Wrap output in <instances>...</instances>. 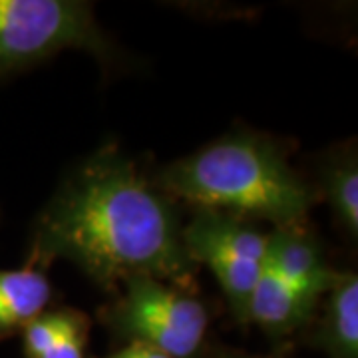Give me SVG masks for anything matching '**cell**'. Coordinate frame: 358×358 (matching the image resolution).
Masks as SVG:
<instances>
[{
    "label": "cell",
    "mask_w": 358,
    "mask_h": 358,
    "mask_svg": "<svg viewBox=\"0 0 358 358\" xmlns=\"http://www.w3.org/2000/svg\"><path fill=\"white\" fill-rule=\"evenodd\" d=\"M58 257L106 291L138 275L192 289L195 277L173 203L112 145L78 167L40 213L28 261L44 267Z\"/></svg>",
    "instance_id": "obj_1"
},
{
    "label": "cell",
    "mask_w": 358,
    "mask_h": 358,
    "mask_svg": "<svg viewBox=\"0 0 358 358\" xmlns=\"http://www.w3.org/2000/svg\"><path fill=\"white\" fill-rule=\"evenodd\" d=\"M157 189L241 217H263L279 227H303L315 192L294 173L282 152L263 136L233 134L169 164Z\"/></svg>",
    "instance_id": "obj_2"
},
{
    "label": "cell",
    "mask_w": 358,
    "mask_h": 358,
    "mask_svg": "<svg viewBox=\"0 0 358 358\" xmlns=\"http://www.w3.org/2000/svg\"><path fill=\"white\" fill-rule=\"evenodd\" d=\"M126 291L102 310L103 324L126 343H143L171 358H199L209 308L189 287L154 277H129Z\"/></svg>",
    "instance_id": "obj_3"
},
{
    "label": "cell",
    "mask_w": 358,
    "mask_h": 358,
    "mask_svg": "<svg viewBox=\"0 0 358 358\" xmlns=\"http://www.w3.org/2000/svg\"><path fill=\"white\" fill-rule=\"evenodd\" d=\"M64 48H82L112 62L106 38L88 2L0 0V78L24 70Z\"/></svg>",
    "instance_id": "obj_4"
},
{
    "label": "cell",
    "mask_w": 358,
    "mask_h": 358,
    "mask_svg": "<svg viewBox=\"0 0 358 358\" xmlns=\"http://www.w3.org/2000/svg\"><path fill=\"white\" fill-rule=\"evenodd\" d=\"M181 237L193 263H205L213 271L235 320L247 324L249 299L265 267L268 235L251 219L197 209L192 223L181 227Z\"/></svg>",
    "instance_id": "obj_5"
},
{
    "label": "cell",
    "mask_w": 358,
    "mask_h": 358,
    "mask_svg": "<svg viewBox=\"0 0 358 358\" xmlns=\"http://www.w3.org/2000/svg\"><path fill=\"white\" fill-rule=\"evenodd\" d=\"M265 263L308 301L329 293L338 273L327 265L319 243L303 227H279L267 239Z\"/></svg>",
    "instance_id": "obj_6"
},
{
    "label": "cell",
    "mask_w": 358,
    "mask_h": 358,
    "mask_svg": "<svg viewBox=\"0 0 358 358\" xmlns=\"http://www.w3.org/2000/svg\"><path fill=\"white\" fill-rule=\"evenodd\" d=\"M315 305L265 263L249 299L247 320L273 341H281L307 324Z\"/></svg>",
    "instance_id": "obj_7"
},
{
    "label": "cell",
    "mask_w": 358,
    "mask_h": 358,
    "mask_svg": "<svg viewBox=\"0 0 358 358\" xmlns=\"http://www.w3.org/2000/svg\"><path fill=\"white\" fill-rule=\"evenodd\" d=\"M52 299L50 279L32 261L18 271H0V341L22 333Z\"/></svg>",
    "instance_id": "obj_8"
},
{
    "label": "cell",
    "mask_w": 358,
    "mask_h": 358,
    "mask_svg": "<svg viewBox=\"0 0 358 358\" xmlns=\"http://www.w3.org/2000/svg\"><path fill=\"white\" fill-rule=\"evenodd\" d=\"M313 345L329 358H358V281L355 273H338Z\"/></svg>",
    "instance_id": "obj_9"
},
{
    "label": "cell",
    "mask_w": 358,
    "mask_h": 358,
    "mask_svg": "<svg viewBox=\"0 0 358 358\" xmlns=\"http://www.w3.org/2000/svg\"><path fill=\"white\" fill-rule=\"evenodd\" d=\"M357 152L333 155L322 167V193L327 195L338 223L352 239L358 235V169Z\"/></svg>",
    "instance_id": "obj_10"
},
{
    "label": "cell",
    "mask_w": 358,
    "mask_h": 358,
    "mask_svg": "<svg viewBox=\"0 0 358 358\" xmlns=\"http://www.w3.org/2000/svg\"><path fill=\"white\" fill-rule=\"evenodd\" d=\"M74 308H62L54 313H42L40 317L30 320L22 329V352L24 358H40L48 352L52 345L60 338L66 327L76 317Z\"/></svg>",
    "instance_id": "obj_11"
},
{
    "label": "cell",
    "mask_w": 358,
    "mask_h": 358,
    "mask_svg": "<svg viewBox=\"0 0 358 358\" xmlns=\"http://www.w3.org/2000/svg\"><path fill=\"white\" fill-rule=\"evenodd\" d=\"M90 320L84 313L78 310L76 317L66 327L60 338L52 345L48 352L40 358H90L88 357Z\"/></svg>",
    "instance_id": "obj_12"
},
{
    "label": "cell",
    "mask_w": 358,
    "mask_h": 358,
    "mask_svg": "<svg viewBox=\"0 0 358 358\" xmlns=\"http://www.w3.org/2000/svg\"><path fill=\"white\" fill-rule=\"evenodd\" d=\"M106 358H171L166 352L157 350L154 346L143 345V343H126L122 348L114 350Z\"/></svg>",
    "instance_id": "obj_13"
},
{
    "label": "cell",
    "mask_w": 358,
    "mask_h": 358,
    "mask_svg": "<svg viewBox=\"0 0 358 358\" xmlns=\"http://www.w3.org/2000/svg\"><path fill=\"white\" fill-rule=\"evenodd\" d=\"M217 358H263V357H247V355H221Z\"/></svg>",
    "instance_id": "obj_14"
}]
</instances>
